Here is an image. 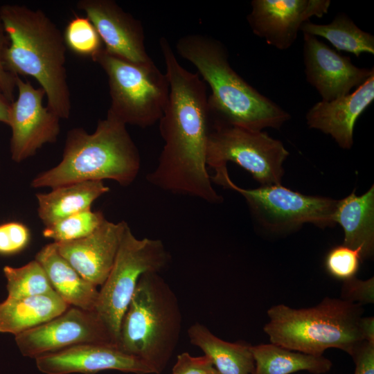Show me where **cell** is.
<instances>
[{"instance_id": "6da1fadb", "label": "cell", "mask_w": 374, "mask_h": 374, "mask_svg": "<svg viewBox=\"0 0 374 374\" xmlns=\"http://www.w3.org/2000/svg\"><path fill=\"white\" fill-rule=\"evenodd\" d=\"M170 84L166 107L159 121L164 145L148 182L166 192L211 204L222 201L207 170L210 116L206 84L182 66L166 37L159 39Z\"/></svg>"}, {"instance_id": "7a4b0ae2", "label": "cell", "mask_w": 374, "mask_h": 374, "mask_svg": "<svg viewBox=\"0 0 374 374\" xmlns=\"http://www.w3.org/2000/svg\"><path fill=\"white\" fill-rule=\"evenodd\" d=\"M0 19L9 39L3 55L6 69L34 78L45 92L47 107L60 119H68L71 103L66 47L60 29L42 10L19 4L1 6Z\"/></svg>"}, {"instance_id": "3957f363", "label": "cell", "mask_w": 374, "mask_h": 374, "mask_svg": "<svg viewBox=\"0 0 374 374\" xmlns=\"http://www.w3.org/2000/svg\"><path fill=\"white\" fill-rule=\"evenodd\" d=\"M177 53L193 64L208 84L211 119L246 129H279L290 115L261 94L231 66L226 48L219 40L193 33L177 42Z\"/></svg>"}, {"instance_id": "277c9868", "label": "cell", "mask_w": 374, "mask_h": 374, "mask_svg": "<svg viewBox=\"0 0 374 374\" xmlns=\"http://www.w3.org/2000/svg\"><path fill=\"white\" fill-rule=\"evenodd\" d=\"M141 168L139 149L126 125L107 114L89 134L82 127L66 135L60 162L32 180L33 188H51L69 184L111 179L128 186Z\"/></svg>"}, {"instance_id": "5b68a950", "label": "cell", "mask_w": 374, "mask_h": 374, "mask_svg": "<svg viewBox=\"0 0 374 374\" xmlns=\"http://www.w3.org/2000/svg\"><path fill=\"white\" fill-rule=\"evenodd\" d=\"M181 327L175 293L159 273L146 272L123 317L116 346L159 374L178 344Z\"/></svg>"}, {"instance_id": "8992f818", "label": "cell", "mask_w": 374, "mask_h": 374, "mask_svg": "<svg viewBox=\"0 0 374 374\" xmlns=\"http://www.w3.org/2000/svg\"><path fill=\"white\" fill-rule=\"evenodd\" d=\"M363 312L360 304L328 297L310 308L280 304L268 310L269 320L264 331L271 343L288 350L322 356L326 350L335 348L352 355L365 341Z\"/></svg>"}, {"instance_id": "52a82bcc", "label": "cell", "mask_w": 374, "mask_h": 374, "mask_svg": "<svg viewBox=\"0 0 374 374\" xmlns=\"http://www.w3.org/2000/svg\"><path fill=\"white\" fill-rule=\"evenodd\" d=\"M93 60L107 76L111 98L107 114L141 128L159 122L168 100L170 84L153 61L132 62L104 48Z\"/></svg>"}, {"instance_id": "ba28073f", "label": "cell", "mask_w": 374, "mask_h": 374, "mask_svg": "<svg viewBox=\"0 0 374 374\" xmlns=\"http://www.w3.org/2000/svg\"><path fill=\"white\" fill-rule=\"evenodd\" d=\"M170 258L161 240L137 238L127 226L113 267L98 292L94 310L116 344L123 317L140 277L146 272L160 273Z\"/></svg>"}, {"instance_id": "9c48e42d", "label": "cell", "mask_w": 374, "mask_h": 374, "mask_svg": "<svg viewBox=\"0 0 374 374\" xmlns=\"http://www.w3.org/2000/svg\"><path fill=\"white\" fill-rule=\"evenodd\" d=\"M289 155L283 143L267 132L210 118L206 165L213 170L231 161L250 172L262 186L281 184L283 164Z\"/></svg>"}, {"instance_id": "30bf717a", "label": "cell", "mask_w": 374, "mask_h": 374, "mask_svg": "<svg viewBox=\"0 0 374 374\" xmlns=\"http://www.w3.org/2000/svg\"><path fill=\"white\" fill-rule=\"evenodd\" d=\"M211 179L242 195L260 222L272 231H290L305 223L321 228L335 224L337 201L331 198L305 195L281 184L242 188L232 181L226 166L214 170Z\"/></svg>"}, {"instance_id": "8fae6325", "label": "cell", "mask_w": 374, "mask_h": 374, "mask_svg": "<svg viewBox=\"0 0 374 374\" xmlns=\"http://www.w3.org/2000/svg\"><path fill=\"white\" fill-rule=\"evenodd\" d=\"M15 340L23 356L34 359L84 344H116L94 310L72 306L48 321L15 336Z\"/></svg>"}, {"instance_id": "7c38bea8", "label": "cell", "mask_w": 374, "mask_h": 374, "mask_svg": "<svg viewBox=\"0 0 374 374\" xmlns=\"http://www.w3.org/2000/svg\"><path fill=\"white\" fill-rule=\"evenodd\" d=\"M15 81L18 96L10 105L8 126L12 132L11 159L20 163L33 156L44 144L57 141L60 118L43 105V89L35 88L17 75Z\"/></svg>"}, {"instance_id": "4fadbf2b", "label": "cell", "mask_w": 374, "mask_h": 374, "mask_svg": "<svg viewBox=\"0 0 374 374\" xmlns=\"http://www.w3.org/2000/svg\"><path fill=\"white\" fill-rule=\"evenodd\" d=\"M247 17L256 36L279 50L294 43L301 26L312 17L328 12L329 0H253Z\"/></svg>"}, {"instance_id": "5bb4252c", "label": "cell", "mask_w": 374, "mask_h": 374, "mask_svg": "<svg viewBox=\"0 0 374 374\" xmlns=\"http://www.w3.org/2000/svg\"><path fill=\"white\" fill-rule=\"evenodd\" d=\"M303 34V62L307 81L323 101L345 96L374 74L373 68H359L317 37Z\"/></svg>"}, {"instance_id": "9a60e30c", "label": "cell", "mask_w": 374, "mask_h": 374, "mask_svg": "<svg viewBox=\"0 0 374 374\" xmlns=\"http://www.w3.org/2000/svg\"><path fill=\"white\" fill-rule=\"evenodd\" d=\"M76 6L96 28L107 53L134 63L152 61L145 49L142 23L116 1L80 0Z\"/></svg>"}, {"instance_id": "2e32d148", "label": "cell", "mask_w": 374, "mask_h": 374, "mask_svg": "<svg viewBox=\"0 0 374 374\" xmlns=\"http://www.w3.org/2000/svg\"><path fill=\"white\" fill-rule=\"evenodd\" d=\"M35 362L38 370L45 374H95L107 370L154 373L145 363L113 344L78 345L39 356Z\"/></svg>"}, {"instance_id": "e0dca14e", "label": "cell", "mask_w": 374, "mask_h": 374, "mask_svg": "<svg viewBox=\"0 0 374 374\" xmlns=\"http://www.w3.org/2000/svg\"><path fill=\"white\" fill-rule=\"evenodd\" d=\"M127 223L107 219L90 235L73 241L55 242L58 252L87 281L102 285L114 263Z\"/></svg>"}, {"instance_id": "ac0fdd59", "label": "cell", "mask_w": 374, "mask_h": 374, "mask_svg": "<svg viewBox=\"0 0 374 374\" xmlns=\"http://www.w3.org/2000/svg\"><path fill=\"white\" fill-rule=\"evenodd\" d=\"M374 100V74L348 95L315 103L305 118L310 128L330 135L339 146L351 148L355 123Z\"/></svg>"}, {"instance_id": "d6986e66", "label": "cell", "mask_w": 374, "mask_h": 374, "mask_svg": "<svg viewBox=\"0 0 374 374\" xmlns=\"http://www.w3.org/2000/svg\"><path fill=\"white\" fill-rule=\"evenodd\" d=\"M35 259L44 268L55 292L67 305L95 310L99 290L60 254L54 242L43 247Z\"/></svg>"}, {"instance_id": "ffe728a7", "label": "cell", "mask_w": 374, "mask_h": 374, "mask_svg": "<svg viewBox=\"0 0 374 374\" xmlns=\"http://www.w3.org/2000/svg\"><path fill=\"white\" fill-rule=\"evenodd\" d=\"M333 222L344 233L343 244L359 251L362 259L370 258L374 249V187L361 196L353 191L337 202Z\"/></svg>"}, {"instance_id": "44dd1931", "label": "cell", "mask_w": 374, "mask_h": 374, "mask_svg": "<svg viewBox=\"0 0 374 374\" xmlns=\"http://www.w3.org/2000/svg\"><path fill=\"white\" fill-rule=\"evenodd\" d=\"M70 306L54 292L32 297H7L0 303V332L15 337L57 317Z\"/></svg>"}, {"instance_id": "7402d4cb", "label": "cell", "mask_w": 374, "mask_h": 374, "mask_svg": "<svg viewBox=\"0 0 374 374\" xmlns=\"http://www.w3.org/2000/svg\"><path fill=\"white\" fill-rule=\"evenodd\" d=\"M109 191L103 181L76 182L37 193V213L45 226L77 213L91 209L93 202Z\"/></svg>"}, {"instance_id": "603a6c76", "label": "cell", "mask_w": 374, "mask_h": 374, "mask_svg": "<svg viewBox=\"0 0 374 374\" xmlns=\"http://www.w3.org/2000/svg\"><path fill=\"white\" fill-rule=\"evenodd\" d=\"M188 336L190 343L203 351L220 374L253 373L255 362L251 345L224 341L198 322L190 326Z\"/></svg>"}, {"instance_id": "cb8c5ba5", "label": "cell", "mask_w": 374, "mask_h": 374, "mask_svg": "<svg viewBox=\"0 0 374 374\" xmlns=\"http://www.w3.org/2000/svg\"><path fill=\"white\" fill-rule=\"evenodd\" d=\"M251 352L255 374H291L299 371L322 374L332 366V362L323 355L291 350L272 343L251 346Z\"/></svg>"}, {"instance_id": "d4e9b609", "label": "cell", "mask_w": 374, "mask_h": 374, "mask_svg": "<svg viewBox=\"0 0 374 374\" xmlns=\"http://www.w3.org/2000/svg\"><path fill=\"white\" fill-rule=\"evenodd\" d=\"M303 33L319 36L327 39L337 50L354 54H374V36L360 29L345 14L337 15L327 24H317L310 21L301 26Z\"/></svg>"}, {"instance_id": "484cf974", "label": "cell", "mask_w": 374, "mask_h": 374, "mask_svg": "<svg viewBox=\"0 0 374 374\" xmlns=\"http://www.w3.org/2000/svg\"><path fill=\"white\" fill-rule=\"evenodd\" d=\"M3 272L8 298L32 297L55 292L46 271L35 259L19 267L5 266Z\"/></svg>"}, {"instance_id": "4316f807", "label": "cell", "mask_w": 374, "mask_h": 374, "mask_svg": "<svg viewBox=\"0 0 374 374\" xmlns=\"http://www.w3.org/2000/svg\"><path fill=\"white\" fill-rule=\"evenodd\" d=\"M105 220L101 211L89 209L45 226L42 235L54 242L73 241L90 235Z\"/></svg>"}, {"instance_id": "83f0119b", "label": "cell", "mask_w": 374, "mask_h": 374, "mask_svg": "<svg viewBox=\"0 0 374 374\" xmlns=\"http://www.w3.org/2000/svg\"><path fill=\"white\" fill-rule=\"evenodd\" d=\"M62 35L66 47L75 54L92 60L104 48L99 34L87 17L73 18Z\"/></svg>"}, {"instance_id": "f1b7e54d", "label": "cell", "mask_w": 374, "mask_h": 374, "mask_svg": "<svg viewBox=\"0 0 374 374\" xmlns=\"http://www.w3.org/2000/svg\"><path fill=\"white\" fill-rule=\"evenodd\" d=\"M362 260L359 250L342 244L328 251L324 264L328 274L345 281L355 276Z\"/></svg>"}, {"instance_id": "f546056e", "label": "cell", "mask_w": 374, "mask_h": 374, "mask_svg": "<svg viewBox=\"0 0 374 374\" xmlns=\"http://www.w3.org/2000/svg\"><path fill=\"white\" fill-rule=\"evenodd\" d=\"M28 228L19 222L0 224V255H12L24 249L29 243Z\"/></svg>"}, {"instance_id": "4dcf8cb0", "label": "cell", "mask_w": 374, "mask_h": 374, "mask_svg": "<svg viewBox=\"0 0 374 374\" xmlns=\"http://www.w3.org/2000/svg\"><path fill=\"white\" fill-rule=\"evenodd\" d=\"M341 299L354 303H373L374 301V278L362 280L355 277L344 281Z\"/></svg>"}, {"instance_id": "1f68e13d", "label": "cell", "mask_w": 374, "mask_h": 374, "mask_svg": "<svg viewBox=\"0 0 374 374\" xmlns=\"http://www.w3.org/2000/svg\"><path fill=\"white\" fill-rule=\"evenodd\" d=\"M172 374H220L205 355L193 357L188 353L177 355Z\"/></svg>"}, {"instance_id": "d6a6232c", "label": "cell", "mask_w": 374, "mask_h": 374, "mask_svg": "<svg viewBox=\"0 0 374 374\" xmlns=\"http://www.w3.org/2000/svg\"><path fill=\"white\" fill-rule=\"evenodd\" d=\"M9 44L8 37L4 30L0 19V87L8 100L12 103L15 100V93L17 89L15 78L4 67L3 55Z\"/></svg>"}, {"instance_id": "836d02e7", "label": "cell", "mask_w": 374, "mask_h": 374, "mask_svg": "<svg viewBox=\"0 0 374 374\" xmlns=\"http://www.w3.org/2000/svg\"><path fill=\"white\" fill-rule=\"evenodd\" d=\"M351 356L355 364L354 374H374V343L361 342Z\"/></svg>"}, {"instance_id": "e575fe53", "label": "cell", "mask_w": 374, "mask_h": 374, "mask_svg": "<svg viewBox=\"0 0 374 374\" xmlns=\"http://www.w3.org/2000/svg\"><path fill=\"white\" fill-rule=\"evenodd\" d=\"M11 102L0 87V122L8 125Z\"/></svg>"}, {"instance_id": "d590c367", "label": "cell", "mask_w": 374, "mask_h": 374, "mask_svg": "<svg viewBox=\"0 0 374 374\" xmlns=\"http://www.w3.org/2000/svg\"><path fill=\"white\" fill-rule=\"evenodd\" d=\"M361 326L364 340L374 343L373 317H362Z\"/></svg>"}, {"instance_id": "8d00e7d4", "label": "cell", "mask_w": 374, "mask_h": 374, "mask_svg": "<svg viewBox=\"0 0 374 374\" xmlns=\"http://www.w3.org/2000/svg\"><path fill=\"white\" fill-rule=\"evenodd\" d=\"M253 374H255V373L253 372Z\"/></svg>"}]
</instances>
